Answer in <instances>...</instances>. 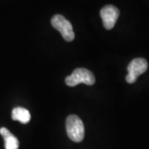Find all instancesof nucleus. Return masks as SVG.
Wrapping results in <instances>:
<instances>
[{"instance_id":"0eeeda50","label":"nucleus","mask_w":149,"mask_h":149,"mask_svg":"<svg viewBox=\"0 0 149 149\" xmlns=\"http://www.w3.org/2000/svg\"><path fill=\"white\" fill-rule=\"evenodd\" d=\"M12 118L14 121H19L23 124H26L30 121L31 114L27 109L22 107H16L12 111Z\"/></svg>"},{"instance_id":"f03ea898","label":"nucleus","mask_w":149,"mask_h":149,"mask_svg":"<svg viewBox=\"0 0 149 149\" xmlns=\"http://www.w3.org/2000/svg\"><path fill=\"white\" fill-rule=\"evenodd\" d=\"M80 83L93 85L95 83V77L89 70L77 68L72 72V74L65 78V84L70 87H74Z\"/></svg>"},{"instance_id":"423d86ee","label":"nucleus","mask_w":149,"mask_h":149,"mask_svg":"<svg viewBox=\"0 0 149 149\" xmlns=\"http://www.w3.org/2000/svg\"><path fill=\"white\" fill-rule=\"evenodd\" d=\"M0 134L4 139L5 149H18L19 141L16 137L6 128H0Z\"/></svg>"},{"instance_id":"20e7f679","label":"nucleus","mask_w":149,"mask_h":149,"mask_svg":"<svg viewBox=\"0 0 149 149\" xmlns=\"http://www.w3.org/2000/svg\"><path fill=\"white\" fill-rule=\"evenodd\" d=\"M148 61L143 58H136L129 63L128 65V74L126 76V81L129 84L136 82L140 74H143L148 70Z\"/></svg>"},{"instance_id":"7ed1b4c3","label":"nucleus","mask_w":149,"mask_h":149,"mask_svg":"<svg viewBox=\"0 0 149 149\" xmlns=\"http://www.w3.org/2000/svg\"><path fill=\"white\" fill-rule=\"evenodd\" d=\"M52 27L61 32L66 42H72L74 39V33L71 23L61 14H56L52 18Z\"/></svg>"},{"instance_id":"39448f33","label":"nucleus","mask_w":149,"mask_h":149,"mask_svg":"<svg viewBox=\"0 0 149 149\" xmlns=\"http://www.w3.org/2000/svg\"><path fill=\"white\" fill-rule=\"evenodd\" d=\"M100 17L104 27L107 30H110L116 24V22L119 17V10L113 5L104 6L100 10Z\"/></svg>"},{"instance_id":"f257e3e1","label":"nucleus","mask_w":149,"mask_h":149,"mask_svg":"<svg viewBox=\"0 0 149 149\" xmlns=\"http://www.w3.org/2000/svg\"><path fill=\"white\" fill-rule=\"evenodd\" d=\"M66 133L70 139L75 143L81 142L85 137V127L82 120L77 115L71 114L65 122Z\"/></svg>"}]
</instances>
